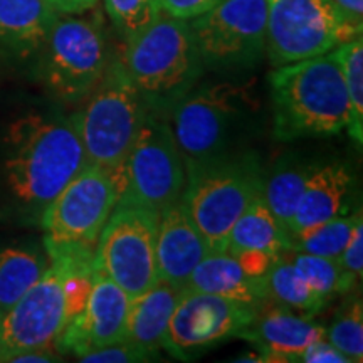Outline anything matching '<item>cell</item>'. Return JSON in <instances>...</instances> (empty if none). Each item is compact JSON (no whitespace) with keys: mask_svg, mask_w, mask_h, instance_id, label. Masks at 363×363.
Masks as SVG:
<instances>
[{"mask_svg":"<svg viewBox=\"0 0 363 363\" xmlns=\"http://www.w3.org/2000/svg\"><path fill=\"white\" fill-rule=\"evenodd\" d=\"M88 165L72 116L27 113L2 138L0 180L7 201L39 222L45 207Z\"/></svg>","mask_w":363,"mask_h":363,"instance_id":"1","label":"cell"},{"mask_svg":"<svg viewBox=\"0 0 363 363\" xmlns=\"http://www.w3.org/2000/svg\"><path fill=\"white\" fill-rule=\"evenodd\" d=\"M94 247L44 239L49 266L38 283L2 316L0 362L22 352L52 348L83 306L93 278Z\"/></svg>","mask_w":363,"mask_h":363,"instance_id":"2","label":"cell"},{"mask_svg":"<svg viewBox=\"0 0 363 363\" xmlns=\"http://www.w3.org/2000/svg\"><path fill=\"white\" fill-rule=\"evenodd\" d=\"M272 136L279 142L347 130L350 101L333 51L276 67L269 74Z\"/></svg>","mask_w":363,"mask_h":363,"instance_id":"3","label":"cell"},{"mask_svg":"<svg viewBox=\"0 0 363 363\" xmlns=\"http://www.w3.org/2000/svg\"><path fill=\"white\" fill-rule=\"evenodd\" d=\"M121 61L152 113L172 110L203 71L189 21L165 12L126 40Z\"/></svg>","mask_w":363,"mask_h":363,"instance_id":"4","label":"cell"},{"mask_svg":"<svg viewBox=\"0 0 363 363\" xmlns=\"http://www.w3.org/2000/svg\"><path fill=\"white\" fill-rule=\"evenodd\" d=\"M88 101L72 115L88 163L113 175L125 162L150 111L121 59H111Z\"/></svg>","mask_w":363,"mask_h":363,"instance_id":"5","label":"cell"},{"mask_svg":"<svg viewBox=\"0 0 363 363\" xmlns=\"http://www.w3.org/2000/svg\"><path fill=\"white\" fill-rule=\"evenodd\" d=\"M262 185L261 165L249 155H227L187 174L182 203L212 254L225 252L230 229Z\"/></svg>","mask_w":363,"mask_h":363,"instance_id":"6","label":"cell"},{"mask_svg":"<svg viewBox=\"0 0 363 363\" xmlns=\"http://www.w3.org/2000/svg\"><path fill=\"white\" fill-rule=\"evenodd\" d=\"M249 103L244 86L219 83L192 89L172 108V133L187 174L230 155Z\"/></svg>","mask_w":363,"mask_h":363,"instance_id":"7","label":"cell"},{"mask_svg":"<svg viewBox=\"0 0 363 363\" xmlns=\"http://www.w3.org/2000/svg\"><path fill=\"white\" fill-rule=\"evenodd\" d=\"M113 179L118 189L116 206H138L160 214L180 202L187 172L170 123L148 111Z\"/></svg>","mask_w":363,"mask_h":363,"instance_id":"8","label":"cell"},{"mask_svg":"<svg viewBox=\"0 0 363 363\" xmlns=\"http://www.w3.org/2000/svg\"><path fill=\"white\" fill-rule=\"evenodd\" d=\"M362 35L331 0H267L266 52L274 67L328 54Z\"/></svg>","mask_w":363,"mask_h":363,"instance_id":"9","label":"cell"},{"mask_svg":"<svg viewBox=\"0 0 363 363\" xmlns=\"http://www.w3.org/2000/svg\"><path fill=\"white\" fill-rule=\"evenodd\" d=\"M157 212L116 206L94 247L93 271L106 276L133 299L158 283Z\"/></svg>","mask_w":363,"mask_h":363,"instance_id":"10","label":"cell"},{"mask_svg":"<svg viewBox=\"0 0 363 363\" xmlns=\"http://www.w3.org/2000/svg\"><path fill=\"white\" fill-rule=\"evenodd\" d=\"M40 54L44 83L65 103L88 96L111 61L103 26L79 17L59 16Z\"/></svg>","mask_w":363,"mask_h":363,"instance_id":"11","label":"cell"},{"mask_svg":"<svg viewBox=\"0 0 363 363\" xmlns=\"http://www.w3.org/2000/svg\"><path fill=\"white\" fill-rule=\"evenodd\" d=\"M189 24L203 66L247 67L266 52L267 0H220Z\"/></svg>","mask_w":363,"mask_h":363,"instance_id":"12","label":"cell"},{"mask_svg":"<svg viewBox=\"0 0 363 363\" xmlns=\"http://www.w3.org/2000/svg\"><path fill=\"white\" fill-rule=\"evenodd\" d=\"M257 310L259 306L249 303L184 289L162 348L177 360H194L227 340L239 338Z\"/></svg>","mask_w":363,"mask_h":363,"instance_id":"13","label":"cell"},{"mask_svg":"<svg viewBox=\"0 0 363 363\" xmlns=\"http://www.w3.org/2000/svg\"><path fill=\"white\" fill-rule=\"evenodd\" d=\"M116 203L118 189L113 175L88 163L45 207L39 222L45 238L57 242L96 246Z\"/></svg>","mask_w":363,"mask_h":363,"instance_id":"14","label":"cell"},{"mask_svg":"<svg viewBox=\"0 0 363 363\" xmlns=\"http://www.w3.org/2000/svg\"><path fill=\"white\" fill-rule=\"evenodd\" d=\"M131 298L106 276L93 271L88 296L57 340L59 352L83 357L123 342Z\"/></svg>","mask_w":363,"mask_h":363,"instance_id":"15","label":"cell"},{"mask_svg":"<svg viewBox=\"0 0 363 363\" xmlns=\"http://www.w3.org/2000/svg\"><path fill=\"white\" fill-rule=\"evenodd\" d=\"M257 348L264 362H298L299 355L318 340L326 338V328L310 316L283 306H259L254 321L240 333Z\"/></svg>","mask_w":363,"mask_h":363,"instance_id":"16","label":"cell"},{"mask_svg":"<svg viewBox=\"0 0 363 363\" xmlns=\"http://www.w3.org/2000/svg\"><path fill=\"white\" fill-rule=\"evenodd\" d=\"M208 254L212 252L206 239L182 201L160 212L157 230L158 281L184 289L192 271Z\"/></svg>","mask_w":363,"mask_h":363,"instance_id":"17","label":"cell"},{"mask_svg":"<svg viewBox=\"0 0 363 363\" xmlns=\"http://www.w3.org/2000/svg\"><path fill=\"white\" fill-rule=\"evenodd\" d=\"M284 251H289V234L274 219L261 195L235 220L225 252L234 256L251 274L262 276Z\"/></svg>","mask_w":363,"mask_h":363,"instance_id":"18","label":"cell"},{"mask_svg":"<svg viewBox=\"0 0 363 363\" xmlns=\"http://www.w3.org/2000/svg\"><path fill=\"white\" fill-rule=\"evenodd\" d=\"M352 189L353 175L345 163H315L289 225V235L306 233L311 227L347 214Z\"/></svg>","mask_w":363,"mask_h":363,"instance_id":"19","label":"cell"},{"mask_svg":"<svg viewBox=\"0 0 363 363\" xmlns=\"http://www.w3.org/2000/svg\"><path fill=\"white\" fill-rule=\"evenodd\" d=\"M59 16L48 0H0V56L39 54Z\"/></svg>","mask_w":363,"mask_h":363,"instance_id":"20","label":"cell"},{"mask_svg":"<svg viewBox=\"0 0 363 363\" xmlns=\"http://www.w3.org/2000/svg\"><path fill=\"white\" fill-rule=\"evenodd\" d=\"M187 291L217 294L249 305H266L267 296L262 276H254L227 252L208 254L199 262L185 284Z\"/></svg>","mask_w":363,"mask_h":363,"instance_id":"21","label":"cell"},{"mask_svg":"<svg viewBox=\"0 0 363 363\" xmlns=\"http://www.w3.org/2000/svg\"><path fill=\"white\" fill-rule=\"evenodd\" d=\"M182 291L184 289L158 281L148 291L131 299L126 321V342L157 358Z\"/></svg>","mask_w":363,"mask_h":363,"instance_id":"22","label":"cell"},{"mask_svg":"<svg viewBox=\"0 0 363 363\" xmlns=\"http://www.w3.org/2000/svg\"><path fill=\"white\" fill-rule=\"evenodd\" d=\"M267 303L288 308L298 315L315 316L326 306V299L320 296L303 278L298 267L289 259L288 251L276 257L262 274Z\"/></svg>","mask_w":363,"mask_h":363,"instance_id":"23","label":"cell"},{"mask_svg":"<svg viewBox=\"0 0 363 363\" xmlns=\"http://www.w3.org/2000/svg\"><path fill=\"white\" fill-rule=\"evenodd\" d=\"M49 266L48 252L38 249H0V311L16 305Z\"/></svg>","mask_w":363,"mask_h":363,"instance_id":"24","label":"cell"},{"mask_svg":"<svg viewBox=\"0 0 363 363\" xmlns=\"http://www.w3.org/2000/svg\"><path fill=\"white\" fill-rule=\"evenodd\" d=\"M313 167L315 163H286L264 179L262 201L288 234Z\"/></svg>","mask_w":363,"mask_h":363,"instance_id":"25","label":"cell"},{"mask_svg":"<svg viewBox=\"0 0 363 363\" xmlns=\"http://www.w3.org/2000/svg\"><path fill=\"white\" fill-rule=\"evenodd\" d=\"M362 219V211L358 208L352 214H342L323 222V224L311 227L306 233L289 235V251L306 252L338 261L353 229Z\"/></svg>","mask_w":363,"mask_h":363,"instance_id":"26","label":"cell"},{"mask_svg":"<svg viewBox=\"0 0 363 363\" xmlns=\"http://www.w3.org/2000/svg\"><path fill=\"white\" fill-rule=\"evenodd\" d=\"M340 69H342L348 101H350V118L347 130L358 147L363 142V40L357 35L333 51Z\"/></svg>","mask_w":363,"mask_h":363,"instance_id":"27","label":"cell"},{"mask_svg":"<svg viewBox=\"0 0 363 363\" xmlns=\"http://www.w3.org/2000/svg\"><path fill=\"white\" fill-rule=\"evenodd\" d=\"M293 252V264L298 267L303 278L308 281L315 291L323 296L326 301L331 298L338 296V294L348 293L357 283L347 276L337 261L326 259V257L313 256L306 252Z\"/></svg>","mask_w":363,"mask_h":363,"instance_id":"28","label":"cell"},{"mask_svg":"<svg viewBox=\"0 0 363 363\" xmlns=\"http://www.w3.org/2000/svg\"><path fill=\"white\" fill-rule=\"evenodd\" d=\"M326 340L350 358L352 363L363 360V305L355 298L343 306L326 328Z\"/></svg>","mask_w":363,"mask_h":363,"instance_id":"29","label":"cell"},{"mask_svg":"<svg viewBox=\"0 0 363 363\" xmlns=\"http://www.w3.org/2000/svg\"><path fill=\"white\" fill-rule=\"evenodd\" d=\"M104 9L125 43L147 29L162 13L158 0H104Z\"/></svg>","mask_w":363,"mask_h":363,"instance_id":"30","label":"cell"},{"mask_svg":"<svg viewBox=\"0 0 363 363\" xmlns=\"http://www.w3.org/2000/svg\"><path fill=\"white\" fill-rule=\"evenodd\" d=\"M79 362L86 363H133V362H152L155 360V357L150 355L148 352L142 350L136 345L126 342L110 345V347L99 348V350H94L91 353H86V355L78 358Z\"/></svg>","mask_w":363,"mask_h":363,"instance_id":"31","label":"cell"},{"mask_svg":"<svg viewBox=\"0 0 363 363\" xmlns=\"http://www.w3.org/2000/svg\"><path fill=\"white\" fill-rule=\"evenodd\" d=\"M338 264L347 272V276L357 283L363 276V219L358 222L345 246L342 256L338 257Z\"/></svg>","mask_w":363,"mask_h":363,"instance_id":"32","label":"cell"},{"mask_svg":"<svg viewBox=\"0 0 363 363\" xmlns=\"http://www.w3.org/2000/svg\"><path fill=\"white\" fill-rule=\"evenodd\" d=\"M158 2L162 12L169 13L175 19L192 21L203 12L211 11L220 0H158Z\"/></svg>","mask_w":363,"mask_h":363,"instance_id":"33","label":"cell"},{"mask_svg":"<svg viewBox=\"0 0 363 363\" xmlns=\"http://www.w3.org/2000/svg\"><path fill=\"white\" fill-rule=\"evenodd\" d=\"M298 362L305 363H352L345 353L338 350L337 347H333L328 340L321 338L318 342L311 343L305 352L301 353L298 358Z\"/></svg>","mask_w":363,"mask_h":363,"instance_id":"34","label":"cell"},{"mask_svg":"<svg viewBox=\"0 0 363 363\" xmlns=\"http://www.w3.org/2000/svg\"><path fill=\"white\" fill-rule=\"evenodd\" d=\"M335 7L343 13L345 19L358 29L363 27V0H331Z\"/></svg>","mask_w":363,"mask_h":363,"instance_id":"35","label":"cell"},{"mask_svg":"<svg viewBox=\"0 0 363 363\" xmlns=\"http://www.w3.org/2000/svg\"><path fill=\"white\" fill-rule=\"evenodd\" d=\"M48 2L59 13L74 16V13H83L89 11V9H93L98 4V0H48Z\"/></svg>","mask_w":363,"mask_h":363,"instance_id":"36","label":"cell"},{"mask_svg":"<svg viewBox=\"0 0 363 363\" xmlns=\"http://www.w3.org/2000/svg\"><path fill=\"white\" fill-rule=\"evenodd\" d=\"M59 357L54 353L51 348H39V350L22 352L9 358V362H56Z\"/></svg>","mask_w":363,"mask_h":363,"instance_id":"37","label":"cell"},{"mask_svg":"<svg viewBox=\"0 0 363 363\" xmlns=\"http://www.w3.org/2000/svg\"><path fill=\"white\" fill-rule=\"evenodd\" d=\"M2 316H4V313L0 311V330H2Z\"/></svg>","mask_w":363,"mask_h":363,"instance_id":"38","label":"cell"}]
</instances>
